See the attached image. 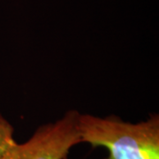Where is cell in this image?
Wrapping results in <instances>:
<instances>
[{
    "label": "cell",
    "instance_id": "cell-3",
    "mask_svg": "<svg viewBox=\"0 0 159 159\" xmlns=\"http://www.w3.org/2000/svg\"><path fill=\"white\" fill-rule=\"evenodd\" d=\"M13 133L12 125L0 115V159L16 145L17 142L13 137Z\"/></svg>",
    "mask_w": 159,
    "mask_h": 159
},
{
    "label": "cell",
    "instance_id": "cell-1",
    "mask_svg": "<svg viewBox=\"0 0 159 159\" xmlns=\"http://www.w3.org/2000/svg\"><path fill=\"white\" fill-rule=\"evenodd\" d=\"M77 127L80 142L105 148L107 159H159L157 114L137 124L114 116L102 119L80 114Z\"/></svg>",
    "mask_w": 159,
    "mask_h": 159
},
{
    "label": "cell",
    "instance_id": "cell-2",
    "mask_svg": "<svg viewBox=\"0 0 159 159\" xmlns=\"http://www.w3.org/2000/svg\"><path fill=\"white\" fill-rule=\"evenodd\" d=\"M79 116L71 111L56 122L40 126L27 142L16 143L1 159H66L71 148L80 143Z\"/></svg>",
    "mask_w": 159,
    "mask_h": 159
}]
</instances>
